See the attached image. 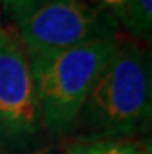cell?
<instances>
[{"label":"cell","mask_w":152,"mask_h":154,"mask_svg":"<svg viewBox=\"0 0 152 154\" xmlns=\"http://www.w3.org/2000/svg\"><path fill=\"white\" fill-rule=\"evenodd\" d=\"M149 55L133 39H120L79 111V140L127 139L148 128L152 112Z\"/></svg>","instance_id":"6da1fadb"},{"label":"cell","mask_w":152,"mask_h":154,"mask_svg":"<svg viewBox=\"0 0 152 154\" xmlns=\"http://www.w3.org/2000/svg\"><path fill=\"white\" fill-rule=\"evenodd\" d=\"M124 30L140 39H149L152 31V0H126Z\"/></svg>","instance_id":"8992f818"},{"label":"cell","mask_w":152,"mask_h":154,"mask_svg":"<svg viewBox=\"0 0 152 154\" xmlns=\"http://www.w3.org/2000/svg\"><path fill=\"white\" fill-rule=\"evenodd\" d=\"M40 128L30 58L16 26L0 23V145H22Z\"/></svg>","instance_id":"277c9868"},{"label":"cell","mask_w":152,"mask_h":154,"mask_svg":"<svg viewBox=\"0 0 152 154\" xmlns=\"http://www.w3.org/2000/svg\"><path fill=\"white\" fill-rule=\"evenodd\" d=\"M0 151H2V145H0Z\"/></svg>","instance_id":"9c48e42d"},{"label":"cell","mask_w":152,"mask_h":154,"mask_svg":"<svg viewBox=\"0 0 152 154\" xmlns=\"http://www.w3.org/2000/svg\"><path fill=\"white\" fill-rule=\"evenodd\" d=\"M85 2L109 13L123 28L124 19H126V0H85Z\"/></svg>","instance_id":"52a82bcc"},{"label":"cell","mask_w":152,"mask_h":154,"mask_svg":"<svg viewBox=\"0 0 152 154\" xmlns=\"http://www.w3.org/2000/svg\"><path fill=\"white\" fill-rule=\"evenodd\" d=\"M13 20L28 58L50 56L93 39L118 36L120 23L85 0H34Z\"/></svg>","instance_id":"3957f363"},{"label":"cell","mask_w":152,"mask_h":154,"mask_svg":"<svg viewBox=\"0 0 152 154\" xmlns=\"http://www.w3.org/2000/svg\"><path fill=\"white\" fill-rule=\"evenodd\" d=\"M118 42L120 36L101 38L50 56L30 58L42 128L53 135L75 128L79 111Z\"/></svg>","instance_id":"7a4b0ae2"},{"label":"cell","mask_w":152,"mask_h":154,"mask_svg":"<svg viewBox=\"0 0 152 154\" xmlns=\"http://www.w3.org/2000/svg\"><path fill=\"white\" fill-rule=\"evenodd\" d=\"M34 0H0V5L3 6V10L8 16L14 17L17 13H20L23 8H26Z\"/></svg>","instance_id":"ba28073f"},{"label":"cell","mask_w":152,"mask_h":154,"mask_svg":"<svg viewBox=\"0 0 152 154\" xmlns=\"http://www.w3.org/2000/svg\"><path fill=\"white\" fill-rule=\"evenodd\" d=\"M65 154H149L141 143L129 139L78 140L67 146Z\"/></svg>","instance_id":"5b68a950"}]
</instances>
